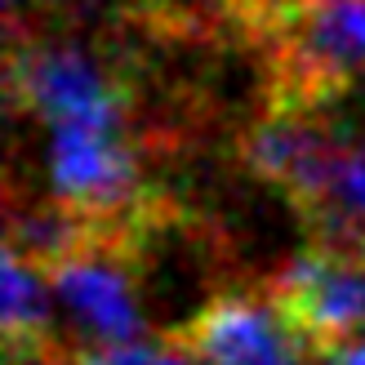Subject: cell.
<instances>
[{"mask_svg": "<svg viewBox=\"0 0 365 365\" xmlns=\"http://www.w3.org/2000/svg\"><path fill=\"white\" fill-rule=\"evenodd\" d=\"M254 45L267 107L325 112L365 85V0H281Z\"/></svg>", "mask_w": 365, "mask_h": 365, "instance_id": "6da1fadb", "label": "cell"}, {"mask_svg": "<svg viewBox=\"0 0 365 365\" xmlns=\"http://www.w3.org/2000/svg\"><path fill=\"white\" fill-rule=\"evenodd\" d=\"M321 365H365V339H352V343H343V348L325 352Z\"/></svg>", "mask_w": 365, "mask_h": 365, "instance_id": "ba28073f", "label": "cell"}, {"mask_svg": "<svg viewBox=\"0 0 365 365\" xmlns=\"http://www.w3.org/2000/svg\"><path fill=\"white\" fill-rule=\"evenodd\" d=\"M165 339L205 365H321L277 303L241 289L200 303L182 325L165 330Z\"/></svg>", "mask_w": 365, "mask_h": 365, "instance_id": "5b68a950", "label": "cell"}, {"mask_svg": "<svg viewBox=\"0 0 365 365\" xmlns=\"http://www.w3.org/2000/svg\"><path fill=\"white\" fill-rule=\"evenodd\" d=\"M67 365H178V348L170 339H156V343H107V348H81L71 352Z\"/></svg>", "mask_w": 365, "mask_h": 365, "instance_id": "52a82bcc", "label": "cell"}, {"mask_svg": "<svg viewBox=\"0 0 365 365\" xmlns=\"http://www.w3.org/2000/svg\"><path fill=\"white\" fill-rule=\"evenodd\" d=\"M343 143V130H334L325 112H299V107H267L236 143L245 170L267 182L272 192L289 200V210H303L312 192L321 187L325 170Z\"/></svg>", "mask_w": 365, "mask_h": 365, "instance_id": "8992f818", "label": "cell"}, {"mask_svg": "<svg viewBox=\"0 0 365 365\" xmlns=\"http://www.w3.org/2000/svg\"><path fill=\"white\" fill-rule=\"evenodd\" d=\"M263 294L281 307L307 348L325 356L365 330V250L312 236L263 285Z\"/></svg>", "mask_w": 365, "mask_h": 365, "instance_id": "3957f363", "label": "cell"}, {"mask_svg": "<svg viewBox=\"0 0 365 365\" xmlns=\"http://www.w3.org/2000/svg\"><path fill=\"white\" fill-rule=\"evenodd\" d=\"M9 98L53 125H94V130H134L138 76L76 41L14 31L9 41Z\"/></svg>", "mask_w": 365, "mask_h": 365, "instance_id": "7a4b0ae2", "label": "cell"}, {"mask_svg": "<svg viewBox=\"0 0 365 365\" xmlns=\"http://www.w3.org/2000/svg\"><path fill=\"white\" fill-rule=\"evenodd\" d=\"M143 245L112 232H94L45 267V281L71 325L85 334V348L134 343L143 334V307L134 294V272Z\"/></svg>", "mask_w": 365, "mask_h": 365, "instance_id": "277c9868", "label": "cell"}]
</instances>
